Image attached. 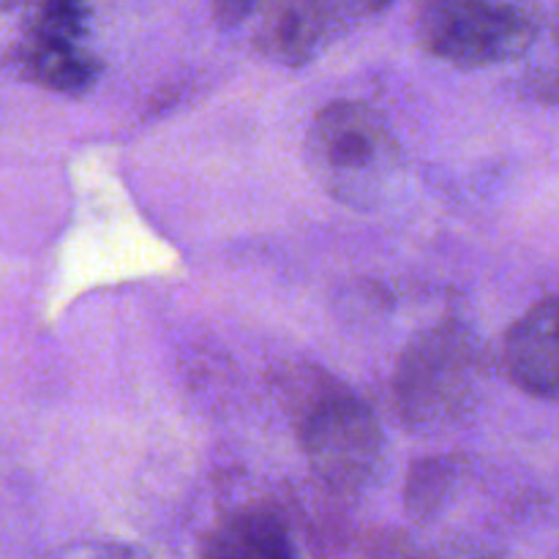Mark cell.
I'll use <instances>...</instances> for the list:
<instances>
[{
  "label": "cell",
  "instance_id": "6da1fadb",
  "mask_svg": "<svg viewBox=\"0 0 559 559\" xmlns=\"http://www.w3.org/2000/svg\"><path fill=\"white\" fill-rule=\"evenodd\" d=\"M278 393L322 489L338 500L360 495L382 462V429L369 404L309 366L289 369Z\"/></svg>",
  "mask_w": 559,
  "mask_h": 559
},
{
  "label": "cell",
  "instance_id": "7a4b0ae2",
  "mask_svg": "<svg viewBox=\"0 0 559 559\" xmlns=\"http://www.w3.org/2000/svg\"><path fill=\"white\" fill-rule=\"evenodd\" d=\"M486 349L467 325L448 320L424 331L396 360L391 402L396 418L415 431L456 424L486 385Z\"/></svg>",
  "mask_w": 559,
  "mask_h": 559
},
{
  "label": "cell",
  "instance_id": "3957f363",
  "mask_svg": "<svg viewBox=\"0 0 559 559\" xmlns=\"http://www.w3.org/2000/svg\"><path fill=\"white\" fill-rule=\"evenodd\" d=\"M413 27L431 58L484 69L533 47L540 9L533 0H415Z\"/></svg>",
  "mask_w": 559,
  "mask_h": 559
},
{
  "label": "cell",
  "instance_id": "277c9868",
  "mask_svg": "<svg viewBox=\"0 0 559 559\" xmlns=\"http://www.w3.org/2000/svg\"><path fill=\"white\" fill-rule=\"evenodd\" d=\"M320 178L338 200L369 205L399 167V142L385 120L360 102H333L314 118L309 134Z\"/></svg>",
  "mask_w": 559,
  "mask_h": 559
},
{
  "label": "cell",
  "instance_id": "5b68a950",
  "mask_svg": "<svg viewBox=\"0 0 559 559\" xmlns=\"http://www.w3.org/2000/svg\"><path fill=\"white\" fill-rule=\"evenodd\" d=\"M342 14V0H265L254 44L267 60L304 66L317 58Z\"/></svg>",
  "mask_w": 559,
  "mask_h": 559
},
{
  "label": "cell",
  "instance_id": "8992f818",
  "mask_svg": "<svg viewBox=\"0 0 559 559\" xmlns=\"http://www.w3.org/2000/svg\"><path fill=\"white\" fill-rule=\"evenodd\" d=\"M557 298L546 295L519 317L506 336L502 366L519 391L535 399H557Z\"/></svg>",
  "mask_w": 559,
  "mask_h": 559
},
{
  "label": "cell",
  "instance_id": "52a82bcc",
  "mask_svg": "<svg viewBox=\"0 0 559 559\" xmlns=\"http://www.w3.org/2000/svg\"><path fill=\"white\" fill-rule=\"evenodd\" d=\"M200 559H300V555L282 513L249 506L229 513L202 538Z\"/></svg>",
  "mask_w": 559,
  "mask_h": 559
},
{
  "label": "cell",
  "instance_id": "ba28073f",
  "mask_svg": "<svg viewBox=\"0 0 559 559\" xmlns=\"http://www.w3.org/2000/svg\"><path fill=\"white\" fill-rule=\"evenodd\" d=\"M22 63H25L31 80H36L38 85L55 93H71V96L87 91L102 71L96 58L80 49L76 41L36 36V33H31V38H27Z\"/></svg>",
  "mask_w": 559,
  "mask_h": 559
},
{
  "label": "cell",
  "instance_id": "9c48e42d",
  "mask_svg": "<svg viewBox=\"0 0 559 559\" xmlns=\"http://www.w3.org/2000/svg\"><path fill=\"white\" fill-rule=\"evenodd\" d=\"M459 480V462L453 456H426L413 464L404 480V508L415 522H429L445 506Z\"/></svg>",
  "mask_w": 559,
  "mask_h": 559
},
{
  "label": "cell",
  "instance_id": "30bf717a",
  "mask_svg": "<svg viewBox=\"0 0 559 559\" xmlns=\"http://www.w3.org/2000/svg\"><path fill=\"white\" fill-rule=\"evenodd\" d=\"M87 20V3L85 0H44L38 9L36 25L33 33L47 38H69V41H80L82 31H85Z\"/></svg>",
  "mask_w": 559,
  "mask_h": 559
},
{
  "label": "cell",
  "instance_id": "8fae6325",
  "mask_svg": "<svg viewBox=\"0 0 559 559\" xmlns=\"http://www.w3.org/2000/svg\"><path fill=\"white\" fill-rule=\"evenodd\" d=\"M349 555L355 559H420L407 533L396 527H374L349 538Z\"/></svg>",
  "mask_w": 559,
  "mask_h": 559
},
{
  "label": "cell",
  "instance_id": "7c38bea8",
  "mask_svg": "<svg viewBox=\"0 0 559 559\" xmlns=\"http://www.w3.org/2000/svg\"><path fill=\"white\" fill-rule=\"evenodd\" d=\"M262 0H211L213 20L218 27H238L260 9Z\"/></svg>",
  "mask_w": 559,
  "mask_h": 559
},
{
  "label": "cell",
  "instance_id": "4fadbf2b",
  "mask_svg": "<svg viewBox=\"0 0 559 559\" xmlns=\"http://www.w3.org/2000/svg\"><path fill=\"white\" fill-rule=\"evenodd\" d=\"M391 3L393 0H360V5H364L366 11H382V9H388Z\"/></svg>",
  "mask_w": 559,
  "mask_h": 559
},
{
  "label": "cell",
  "instance_id": "5bb4252c",
  "mask_svg": "<svg viewBox=\"0 0 559 559\" xmlns=\"http://www.w3.org/2000/svg\"><path fill=\"white\" fill-rule=\"evenodd\" d=\"M480 559H491V557H480Z\"/></svg>",
  "mask_w": 559,
  "mask_h": 559
}]
</instances>
